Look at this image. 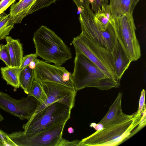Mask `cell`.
Masks as SVG:
<instances>
[{
  "mask_svg": "<svg viewBox=\"0 0 146 146\" xmlns=\"http://www.w3.org/2000/svg\"><path fill=\"white\" fill-rule=\"evenodd\" d=\"M33 41L38 56L47 63L61 66L72 58L69 48L53 31L42 25L34 33Z\"/></svg>",
  "mask_w": 146,
  "mask_h": 146,
  "instance_id": "obj_1",
  "label": "cell"
},
{
  "mask_svg": "<svg viewBox=\"0 0 146 146\" xmlns=\"http://www.w3.org/2000/svg\"><path fill=\"white\" fill-rule=\"evenodd\" d=\"M142 114L137 113L132 119L124 122L110 125L84 138L80 146L118 145L129 138L132 130L139 123Z\"/></svg>",
  "mask_w": 146,
  "mask_h": 146,
  "instance_id": "obj_2",
  "label": "cell"
},
{
  "mask_svg": "<svg viewBox=\"0 0 146 146\" xmlns=\"http://www.w3.org/2000/svg\"><path fill=\"white\" fill-rule=\"evenodd\" d=\"M71 110L69 107L59 102L51 104L23 125L24 133L32 136L54 125L66 123L70 118Z\"/></svg>",
  "mask_w": 146,
  "mask_h": 146,
  "instance_id": "obj_3",
  "label": "cell"
},
{
  "mask_svg": "<svg viewBox=\"0 0 146 146\" xmlns=\"http://www.w3.org/2000/svg\"><path fill=\"white\" fill-rule=\"evenodd\" d=\"M72 43L76 52L85 56L107 77L119 82L116 76L111 52L96 45L82 32L78 36L73 38Z\"/></svg>",
  "mask_w": 146,
  "mask_h": 146,
  "instance_id": "obj_4",
  "label": "cell"
},
{
  "mask_svg": "<svg viewBox=\"0 0 146 146\" xmlns=\"http://www.w3.org/2000/svg\"><path fill=\"white\" fill-rule=\"evenodd\" d=\"M113 17L111 24L117 39L132 61L137 60L141 57V53L135 34L136 29L133 13Z\"/></svg>",
  "mask_w": 146,
  "mask_h": 146,
  "instance_id": "obj_5",
  "label": "cell"
},
{
  "mask_svg": "<svg viewBox=\"0 0 146 146\" xmlns=\"http://www.w3.org/2000/svg\"><path fill=\"white\" fill-rule=\"evenodd\" d=\"M72 75L76 91L87 87L97 88L109 78L87 57L79 52H76Z\"/></svg>",
  "mask_w": 146,
  "mask_h": 146,
  "instance_id": "obj_6",
  "label": "cell"
},
{
  "mask_svg": "<svg viewBox=\"0 0 146 146\" xmlns=\"http://www.w3.org/2000/svg\"><path fill=\"white\" fill-rule=\"evenodd\" d=\"M94 13L90 7L80 11L79 20L82 32L96 45L111 52L117 41L112 25L102 31L96 26L94 20Z\"/></svg>",
  "mask_w": 146,
  "mask_h": 146,
  "instance_id": "obj_7",
  "label": "cell"
},
{
  "mask_svg": "<svg viewBox=\"0 0 146 146\" xmlns=\"http://www.w3.org/2000/svg\"><path fill=\"white\" fill-rule=\"evenodd\" d=\"M66 123L54 125L31 136H26L21 131L9 135L17 146H58Z\"/></svg>",
  "mask_w": 146,
  "mask_h": 146,
  "instance_id": "obj_8",
  "label": "cell"
},
{
  "mask_svg": "<svg viewBox=\"0 0 146 146\" xmlns=\"http://www.w3.org/2000/svg\"><path fill=\"white\" fill-rule=\"evenodd\" d=\"M40 103L32 96L17 100L0 91V108L21 120L30 119Z\"/></svg>",
  "mask_w": 146,
  "mask_h": 146,
  "instance_id": "obj_9",
  "label": "cell"
},
{
  "mask_svg": "<svg viewBox=\"0 0 146 146\" xmlns=\"http://www.w3.org/2000/svg\"><path fill=\"white\" fill-rule=\"evenodd\" d=\"M34 69L35 80L39 82L57 83L74 89L72 74L65 67L50 64L39 59Z\"/></svg>",
  "mask_w": 146,
  "mask_h": 146,
  "instance_id": "obj_10",
  "label": "cell"
},
{
  "mask_svg": "<svg viewBox=\"0 0 146 146\" xmlns=\"http://www.w3.org/2000/svg\"><path fill=\"white\" fill-rule=\"evenodd\" d=\"M40 82L46 96V99L43 103L40 104L33 115L50 104L56 102L63 104L71 109L74 107L77 92L75 89L52 82Z\"/></svg>",
  "mask_w": 146,
  "mask_h": 146,
  "instance_id": "obj_11",
  "label": "cell"
},
{
  "mask_svg": "<svg viewBox=\"0 0 146 146\" xmlns=\"http://www.w3.org/2000/svg\"><path fill=\"white\" fill-rule=\"evenodd\" d=\"M114 61L115 70L117 80L120 82L125 71L132 61L125 51L118 40L111 52Z\"/></svg>",
  "mask_w": 146,
  "mask_h": 146,
  "instance_id": "obj_12",
  "label": "cell"
},
{
  "mask_svg": "<svg viewBox=\"0 0 146 146\" xmlns=\"http://www.w3.org/2000/svg\"><path fill=\"white\" fill-rule=\"evenodd\" d=\"M37 0H19L11 6L9 13L11 22L13 24L21 23L23 18L28 15L32 7Z\"/></svg>",
  "mask_w": 146,
  "mask_h": 146,
  "instance_id": "obj_13",
  "label": "cell"
},
{
  "mask_svg": "<svg viewBox=\"0 0 146 146\" xmlns=\"http://www.w3.org/2000/svg\"><path fill=\"white\" fill-rule=\"evenodd\" d=\"M10 55L11 66L20 68L23 57L22 44L18 39L7 36L5 38Z\"/></svg>",
  "mask_w": 146,
  "mask_h": 146,
  "instance_id": "obj_14",
  "label": "cell"
},
{
  "mask_svg": "<svg viewBox=\"0 0 146 146\" xmlns=\"http://www.w3.org/2000/svg\"><path fill=\"white\" fill-rule=\"evenodd\" d=\"M122 96L121 93H119L115 100L110 107L106 114L98 123L101 124L104 128L111 121L121 118L125 115L122 110Z\"/></svg>",
  "mask_w": 146,
  "mask_h": 146,
  "instance_id": "obj_15",
  "label": "cell"
},
{
  "mask_svg": "<svg viewBox=\"0 0 146 146\" xmlns=\"http://www.w3.org/2000/svg\"><path fill=\"white\" fill-rule=\"evenodd\" d=\"M94 22L98 28L101 30H106L108 25L113 21L109 5H102L94 13Z\"/></svg>",
  "mask_w": 146,
  "mask_h": 146,
  "instance_id": "obj_16",
  "label": "cell"
},
{
  "mask_svg": "<svg viewBox=\"0 0 146 146\" xmlns=\"http://www.w3.org/2000/svg\"><path fill=\"white\" fill-rule=\"evenodd\" d=\"M20 68L10 66L1 67L0 71L3 79L10 85L17 89L19 87V75Z\"/></svg>",
  "mask_w": 146,
  "mask_h": 146,
  "instance_id": "obj_17",
  "label": "cell"
},
{
  "mask_svg": "<svg viewBox=\"0 0 146 146\" xmlns=\"http://www.w3.org/2000/svg\"><path fill=\"white\" fill-rule=\"evenodd\" d=\"M133 0H110V10L113 17L130 13Z\"/></svg>",
  "mask_w": 146,
  "mask_h": 146,
  "instance_id": "obj_18",
  "label": "cell"
},
{
  "mask_svg": "<svg viewBox=\"0 0 146 146\" xmlns=\"http://www.w3.org/2000/svg\"><path fill=\"white\" fill-rule=\"evenodd\" d=\"M34 80V69L31 68L28 66L20 70L19 75V87L25 94H28Z\"/></svg>",
  "mask_w": 146,
  "mask_h": 146,
  "instance_id": "obj_19",
  "label": "cell"
},
{
  "mask_svg": "<svg viewBox=\"0 0 146 146\" xmlns=\"http://www.w3.org/2000/svg\"><path fill=\"white\" fill-rule=\"evenodd\" d=\"M14 24L10 21L9 14H0V40L5 39L14 28Z\"/></svg>",
  "mask_w": 146,
  "mask_h": 146,
  "instance_id": "obj_20",
  "label": "cell"
},
{
  "mask_svg": "<svg viewBox=\"0 0 146 146\" xmlns=\"http://www.w3.org/2000/svg\"><path fill=\"white\" fill-rule=\"evenodd\" d=\"M28 94L35 98L40 102V104L43 103L46 99V96L40 83L35 80L33 81Z\"/></svg>",
  "mask_w": 146,
  "mask_h": 146,
  "instance_id": "obj_21",
  "label": "cell"
},
{
  "mask_svg": "<svg viewBox=\"0 0 146 146\" xmlns=\"http://www.w3.org/2000/svg\"><path fill=\"white\" fill-rule=\"evenodd\" d=\"M58 0H37L29 11L28 15L42 9L48 7L52 3Z\"/></svg>",
  "mask_w": 146,
  "mask_h": 146,
  "instance_id": "obj_22",
  "label": "cell"
},
{
  "mask_svg": "<svg viewBox=\"0 0 146 146\" xmlns=\"http://www.w3.org/2000/svg\"><path fill=\"white\" fill-rule=\"evenodd\" d=\"M0 59L7 66H10L11 60L8 47L7 44H0Z\"/></svg>",
  "mask_w": 146,
  "mask_h": 146,
  "instance_id": "obj_23",
  "label": "cell"
},
{
  "mask_svg": "<svg viewBox=\"0 0 146 146\" xmlns=\"http://www.w3.org/2000/svg\"><path fill=\"white\" fill-rule=\"evenodd\" d=\"M38 56L36 53L28 54L23 56L20 68V70H22L29 66L31 62L37 59Z\"/></svg>",
  "mask_w": 146,
  "mask_h": 146,
  "instance_id": "obj_24",
  "label": "cell"
},
{
  "mask_svg": "<svg viewBox=\"0 0 146 146\" xmlns=\"http://www.w3.org/2000/svg\"><path fill=\"white\" fill-rule=\"evenodd\" d=\"M0 138L4 143L5 146H17L10 138L9 134L0 129Z\"/></svg>",
  "mask_w": 146,
  "mask_h": 146,
  "instance_id": "obj_25",
  "label": "cell"
},
{
  "mask_svg": "<svg viewBox=\"0 0 146 146\" xmlns=\"http://www.w3.org/2000/svg\"><path fill=\"white\" fill-rule=\"evenodd\" d=\"M145 90L144 89H143L141 92L138 110L137 112L138 114H142L146 108V105L145 104Z\"/></svg>",
  "mask_w": 146,
  "mask_h": 146,
  "instance_id": "obj_26",
  "label": "cell"
},
{
  "mask_svg": "<svg viewBox=\"0 0 146 146\" xmlns=\"http://www.w3.org/2000/svg\"><path fill=\"white\" fill-rule=\"evenodd\" d=\"M142 115L141 119V121L138 124V125L136 128L135 130L133 132H131V134L129 136V138L131 137L133 135L135 134L142 128L144 127L146 125V108L144 110L143 112Z\"/></svg>",
  "mask_w": 146,
  "mask_h": 146,
  "instance_id": "obj_27",
  "label": "cell"
},
{
  "mask_svg": "<svg viewBox=\"0 0 146 146\" xmlns=\"http://www.w3.org/2000/svg\"><path fill=\"white\" fill-rule=\"evenodd\" d=\"M16 0H1L0 1V14L4 13L7 8Z\"/></svg>",
  "mask_w": 146,
  "mask_h": 146,
  "instance_id": "obj_28",
  "label": "cell"
},
{
  "mask_svg": "<svg viewBox=\"0 0 146 146\" xmlns=\"http://www.w3.org/2000/svg\"><path fill=\"white\" fill-rule=\"evenodd\" d=\"M80 11L84 9L90 8L89 0H72Z\"/></svg>",
  "mask_w": 146,
  "mask_h": 146,
  "instance_id": "obj_29",
  "label": "cell"
},
{
  "mask_svg": "<svg viewBox=\"0 0 146 146\" xmlns=\"http://www.w3.org/2000/svg\"><path fill=\"white\" fill-rule=\"evenodd\" d=\"M80 141L75 140L69 141L62 138L58 146H80Z\"/></svg>",
  "mask_w": 146,
  "mask_h": 146,
  "instance_id": "obj_30",
  "label": "cell"
},
{
  "mask_svg": "<svg viewBox=\"0 0 146 146\" xmlns=\"http://www.w3.org/2000/svg\"><path fill=\"white\" fill-rule=\"evenodd\" d=\"M140 0H133V2L131 7L130 12L133 13V11L137 4Z\"/></svg>",
  "mask_w": 146,
  "mask_h": 146,
  "instance_id": "obj_31",
  "label": "cell"
},
{
  "mask_svg": "<svg viewBox=\"0 0 146 146\" xmlns=\"http://www.w3.org/2000/svg\"><path fill=\"white\" fill-rule=\"evenodd\" d=\"M37 59L36 60L31 62L30 63L29 66L31 68L34 69L35 68L36 64Z\"/></svg>",
  "mask_w": 146,
  "mask_h": 146,
  "instance_id": "obj_32",
  "label": "cell"
},
{
  "mask_svg": "<svg viewBox=\"0 0 146 146\" xmlns=\"http://www.w3.org/2000/svg\"><path fill=\"white\" fill-rule=\"evenodd\" d=\"M68 131L70 133H73L74 131V130L72 127H70L68 129Z\"/></svg>",
  "mask_w": 146,
  "mask_h": 146,
  "instance_id": "obj_33",
  "label": "cell"
},
{
  "mask_svg": "<svg viewBox=\"0 0 146 146\" xmlns=\"http://www.w3.org/2000/svg\"><path fill=\"white\" fill-rule=\"evenodd\" d=\"M0 146H5L4 144L0 138Z\"/></svg>",
  "mask_w": 146,
  "mask_h": 146,
  "instance_id": "obj_34",
  "label": "cell"
},
{
  "mask_svg": "<svg viewBox=\"0 0 146 146\" xmlns=\"http://www.w3.org/2000/svg\"><path fill=\"white\" fill-rule=\"evenodd\" d=\"M3 117L0 113V121H2L3 119Z\"/></svg>",
  "mask_w": 146,
  "mask_h": 146,
  "instance_id": "obj_35",
  "label": "cell"
}]
</instances>
